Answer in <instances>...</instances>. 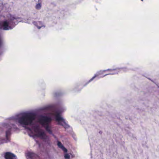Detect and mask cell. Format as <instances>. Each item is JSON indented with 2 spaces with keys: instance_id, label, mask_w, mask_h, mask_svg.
Segmentation results:
<instances>
[{
  "instance_id": "obj_1",
  "label": "cell",
  "mask_w": 159,
  "mask_h": 159,
  "mask_svg": "<svg viewBox=\"0 0 159 159\" xmlns=\"http://www.w3.org/2000/svg\"><path fill=\"white\" fill-rule=\"evenodd\" d=\"M35 118L36 115L33 113H27L20 118L19 122L24 125H29L33 122Z\"/></svg>"
},
{
  "instance_id": "obj_2",
  "label": "cell",
  "mask_w": 159,
  "mask_h": 159,
  "mask_svg": "<svg viewBox=\"0 0 159 159\" xmlns=\"http://www.w3.org/2000/svg\"><path fill=\"white\" fill-rule=\"evenodd\" d=\"M51 118L46 116H41L39 119V122L41 125H47L51 123Z\"/></svg>"
},
{
  "instance_id": "obj_3",
  "label": "cell",
  "mask_w": 159,
  "mask_h": 159,
  "mask_svg": "<svg viewBox=\"0 0 159 159\" xmlns=\"http://www.w3.org/2000/svg\"><path fill=\"white\" fill-rule=\"evenodd\" d=\"M5 158L6 159H13L15 158V156L13 154L11 153V152H7L5 154Z\"/></svg>"
},
{
  "instance_id": "obj_4",
  "label": "cell",
  "mask_w": 159,
  "mask_h": 159,
  "mask_svg": "<svg viewBox=\"0 0 159 159\" xmlns=\"http://www.w3.org/2000/svg\"><path fill=\"white\" fill-rule=\"evenodd\" d=\"M35 155V154L33 153H32V152H29L28 153L27 156H28L29 158H39V157H38L37 155Z\"/></svg>"
},
{
  "instance_id": "obj_5",
  "label": "cell",
  "mask_w": 159,
  "mask_h": 159,
  "mask_svg": "<svg viewBox=\"0 0 159 159\" xmlns=\"http://www.w3.org/2000/svg\"><path fill=\"white\" fill-rule=\"evenodd\" d=\"M57 145H58V146H59V147H60V148H61L62 149H63V150L64 151L66 152L67 151V150L66 149V148H65V147H64V146H63V145H62V144H61V142H58V143H57Z\"/></svg>"
},
{
  "instance_id": "obj_6",
  "label": "cell",
  "mask_w": 159,
  "mask_h": 159,
  "mask_svg": "<svg viewBox=\"0 0 159 159\" xmlns=\"http://www.w3.org/2000/svg\"><path fill=\"white\" fill-rule=\"evenodd\" d=\"M65 158H66V159H69V158H70L69 155L68 154H66V155H65Z\"/></svg>"
}]
</instances>
